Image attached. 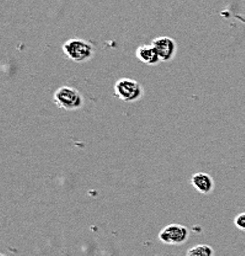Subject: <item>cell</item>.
<instances>
[{
    "label": "cell",
    "instance_id": "obj_7",
    "mask_svg": "<svg viewBox=\"0 0 245 256\" xmlns=\"http://www.w3.org/2000/svg\"><path fill=\"white\" fill-rule=\"evenodd\" d=\"M191 182H192L194 188L202 194H210L214 188L213 178L208 174H204V172H198V174L194 175Z\"/></svg>",
    "mask_w": 245,
    "mask_h": 256
},
{
    "label": "cell",
    "instance_id": "obj_6",
    "mask_svg": "<svg viewBox=\"0 0 245 256\" xmlns=\"http://www.w3.org/2000/svg\"><path fill=\"white\" fill-rule=\"evenodd\" d=\"M136 56H137V58L140 62L147 64V66H156L159 62H162L153 44H143V46H140L137 48Z\"/></svg>",
    "mask_w": 245,
    "mask_h": 256
},
{
    "label": "cell",
    "instance_id": "obj_10",
    "mask_svg": "<svg viewBox=\"0 0 245 256\" xmlns=\"http://www.w3.org/2000/svg\"><path fill=\"white\" fill-rule=\"evenodd\" d=\"M0 256H4V255H0Z\"/></svg>",
    "mask_w": 245,
    "mask_h": 256
},
{
    "label": "cell",
    "instance_id": "obj_8",
    "mask_svg": "<svg viewBox=\"0 0 245 256\" xmlns=\"http://www.w3.org/2000/svg\"><path fill=\"white\" fill-rule=\"evenodd\" d=\"M213 249L208 245H197V246L191 248L188 252L186 256H213Z\"/></svg>",
    "mask_w": 245,
    "mask_h": 256
},
{
    "label": "cell",
    "instance_id": "obj_4",
    "mask_svg": "<svg viewBox=\"0 0 245 256\" xmlns=\"http://www.w3.org/2000/svg\"><path fill=\"white\" fill-rule=\"evenodd\" d=\"M190 232L181 224H170L159 234V239L168 245H181L188 240Z\"/></svg>",
    "mask_w": 245,
    "mask_h": 256
},
{
    "label": "cell",
    "instance_id": "obj_2",
    "mask_svg": "<svg viewBox=\"0 0 245 256\" xmlns=\"http://www.w3.org/2000/svg\"><path fill=\"white\" fill-rule=\"evenodd\" d=\"M54 100L56 105L60 108L66 111H76L80 110L84 105V98L78 90L74 88L62 86L54 92Z\"/></svg>",
    "mask_w": 245,
    "mask_h": 256
},
{
    "label": "cell",
    "instance_id": "obj_3",
    "mask_svg": "<svg viewBox=\"0 0 245 256\" xmlns=\"http://www.w3.org/2000/svg\"><path fill=\"white\" fill-rule=\"evenodd\" d=\"M114 95L124 102H136L143 96V88L133 79H120L114 85Z\"/></svg>",
    "mask_w": 245,
    "mask_h": 256
},
{
    "label": "cell",
    "instance_id": "obj_5",
    "mask_svg": "<svg viewBox=\"0 0 245 256\" xmlns=\"http://www.w3.org/2000/svg\"><path fill=\"white\" fill-rule=\"evenodd\" d=\"M152 44L156 48L162 62H170L176 56V42L170 37H158V38L154 40Z\"/></svg>",
    "mask_w": 245,
    "mask_h": 256
},
{
    "label": "cell",
    "instance_id": "obj_1",
    "mask_svg": "<svg viewBox=\"0 0 245 256\" xmlns=\"http://www.w3.org/2000/svg\"><path fill=\"white\" fill-rule=\"evenodd\" d=\"M63 52L66 57L76 63L89 62L94 57V47L85 40L73 38L63 44Z\"/></svg>",
    "mask_w": 245,
    "mask_h": 256
},
{
    "label": "cell",
    "instance_id": "obj_9",
    "mask_svg": "<svg viewBox=\"0 0 245 256\" xmlns=\"http://www.w3.org/2000/svg\"><path fill=\"white\" fill-rule=\"evenodd\" d=\"M234 224L238 229L245 232V213H240L236 217V220H234Z\"/></svg>",
    "mask_w": 245,
    "mask_h": 256
}]
</instances>
